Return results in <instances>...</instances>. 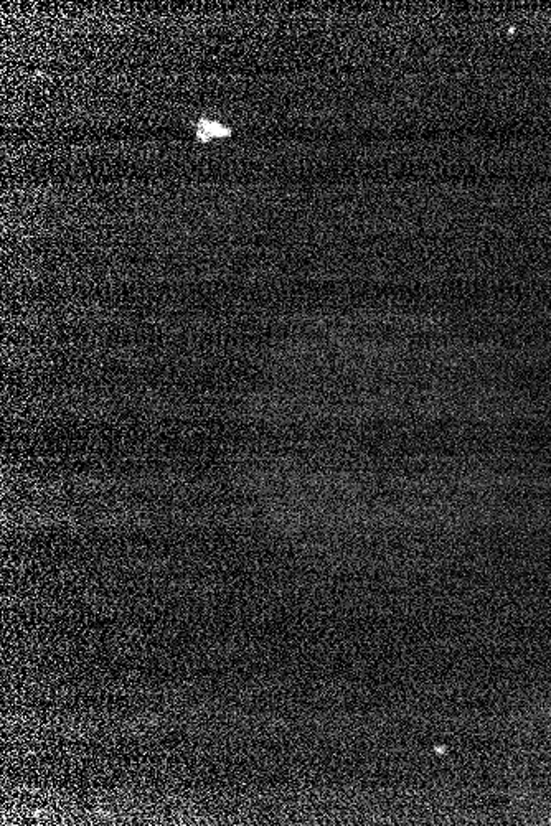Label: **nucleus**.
I'll use <instances>...</instances> for the list:
<instances>
[{
  "mask_svg": "<svg viewBox=\"0 0 551 826\" xmlns=\"http://www.w3.org/2000/svg\"><path fill=\"white\" fill-rule=\"evenodd\" d=\"M231 134L230 127L216 121L210 119H200L195 124V136L199 142H211L216 139H225Z\"/></svg>",
  "mask_w": 551,
  "mask_h": 826,
  "instance_id": "obj_1",
  "label": "nucleus"
}]
</instances>
